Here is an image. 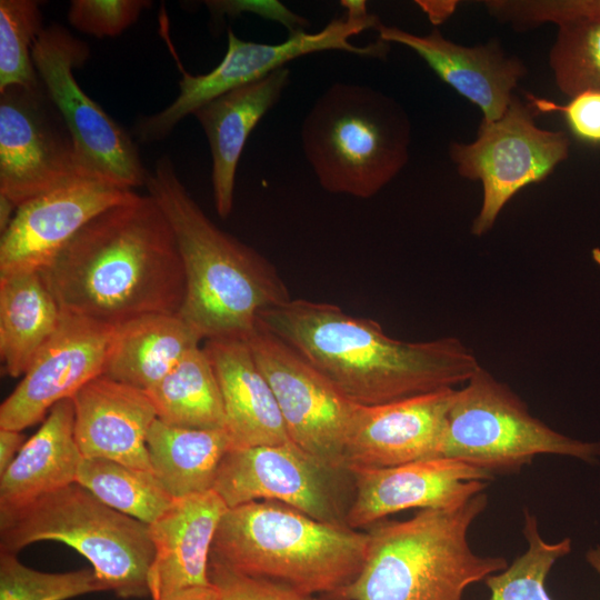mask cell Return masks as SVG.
Returning a JSON list of instances; mask_svg holds the SVG:
<instances>
[{
	"mask_svg": "<svg viewBox=\"0 0 600 600\" xmlns=\"http://www.w3.org/2000/svg\"><path fill=\"white\" fill-rule=\"evenodd\" d=\"M368 543V531L313 519L279 501L260 500L226 510L210 561L303 594L332 597L360 572Z\"/></svg>",
	"mask_w": 600,
	"mask_h": 600,
	"instance_id": "obj_5",
	"label": "cell"
},
{
	"mask_svg": "<svg viewBox=\"0 0 600 600\" xmlns=\"http://www.w3.org/2000/svg\"><path fill=\"white\" fill-rule=\"evenodd\" d=\"M18 206L8 197L0 194V231L1 233L9 227L12 221Z\"/></svg>",
	"mask_w": 600,
	"mask_h": 600,
	"instance_id": "obj_42",
	"label": "cell"
},
{
	"mask_svg": "<svg viewBox=\"0 0 600 600\" xmlns=\"http://www.w3.org/2000/svg\"><path fill=\"white\" fill-rule=\"evenodd\" d=\"M82 178L69 130L42 83L0 91V194L19 207Z\"/></svg>",
	"mask_w": 600,
	"mask_h": 600,
	"instance_id": "obj_13",
	"label": "cell"
},
{
	"mask_svg": "<svg viewBox=\"0 0 600 600\" xmlns=\"http://www.w3.org/2000/svg\"><path fill=\"white\" fill-rule=\"evenodd\" d=\"M107 590L92 568L42 572L21 563L16 553L0 551V600H68Z\"/></svg>",
	"mask_w": 600,
	"mask_h": 600,
	"instance_id": "obj_33",
	"label": "cell"
},
{
	"mask_svg": "<svg viewBox=\"0 0 600 600\" xmlns=\"http://www.w3.org/2000/svg\"><path fill=\"white\" fill-rule=\"evenodd\" d=\"M116 329L63 311L57 331L1 403L0 429L22 431L44 420L54 404L103 374Z\"/></svg>",
	"mask_w": 600,
	"mask_h": 600,
	"instance_id": "obj_15",
	"label": "cell"
},
{
	"mask_svg": "<svg viewBox=\"0 0 600 600\" xmlns=\"http://www.w3.org/2000/svg\"><path fill=\"white\" fill-rule=\"evenodd\" d=\"M228 507L214 491L174 499L171 507L149 524L154 557L148 573L152 600L174 592L209 587L211 547Z\"/></svg>",
	"mask_w": 600,
	"mask_h": 600,
	"instance_id": "obj_21",
	"label": "cell"
},
{
	"mask_svg": "<svg viewBox=\"0 0 600 600\" xmlns=\"http://www.w3.org/2000/svg\"><path fill=\"white\" fill-rule=\"evenodd\" d=\"M161 600H219V590L212 583L209 587H196L184 589Z\"/></svg>",
	"mask_w": 600,
	"mask_h": 600,
	"instance_id": "obj_41",
	"label": "cell"
},
{
	"mask_svg": "<svg viewBox=\"0 0 600 600\" xmlns=\"http://www.w3.org/2000/svg\"><path fill=\"white\" fill-rule=\"evenodd\" d=\"M488 507L486 492L456 506L423 509L403 521L370 527L363 566L333 600H463L473 583L503 570L501 556H482L469 542Z\"/></svg>",
	"mask_w": 600,
	"mask_h": 600,
	"instance_id": "obj_4",
	"label": "cell"
},
{
	"mask_svg": "<svg viewBox=\"0 0 600 600\" xmlns=\"http://www.w3.org/2000/svg\"><path fill=\"white\" fill-rule=\"evenodd\" d=\"M454 390L446 388L377 406L358 404L344 447V467L384 468L440 458Z\"/></svg>",
	"mask_w": 600,
	"mask_h": 600,
	"instance_id": "obj_18",
	"label": "cell"
},
{
	"mask_svg": "<svg viewBox=\"0 0 600 600\" xmlns=\"http://www.w3.org/2000/svg\"><path fill=\"white\" fill-rule=\"evenodd\" d=\"M209 577L219 590V600H319L280 582L240 574L211 561Z\"/></svg>",
	"mask_w": 600,
	"mask_h": 600,
	"instance_id": "obj_37",
	"label": "cell"
},
{
	"mask_svg": "<svg viewBox=\"0 0 600 600\" xmlns=\"http://www.w3.org/2000/svg\"><path fill=\"white\" fill-rule=\"evenodd\" d=\"M144 186L168 219L182 260L186 297L179 316L203 340L246 339L262 311L292 299L271 261L208 218L168 156L148 171Z\"/></svg>",
	"mask_w": 600,
	"mask_h": 600,
	"instance_id": "obj_3",
	"label": "cell"
},
{
	"mask_svg": "<svg viewBox=\"0 0 600 600\" xmlns=\"http://www.w3.org/2000/svg\"><path fill=\"white\" fill-rule=\"evenodd\" d=\"M227 429H189L156 419L147 434L151 471L173 499L213 490L218 469L233 448Z\"/></svg>",
	"mask_w": 600,
	"mask_h": 600,
	"instance_id": "obj_27",
	"label": "cell"
},
{
	"mask_svg": "<svg viewBox=\"0 0 600 600\" xmlns=\"http://www.w3.org/2000/svg\"><path fill=\"white\" fill-rule=\"evenodd\" d=\"M44 540L74 548L117 597H150L148 573L154 547L149 524L112 509L81 484L0 510V551L17 554Z\"/></svg>",
	"mask_w": 600,
	"mask_h": 600,
	"instance_id": "obj_7",
	"label": "cell"
},
{
	"mask_svg": "<svg viewBox=\"0 0 600 600\" xmlns=\"http://www.w3.org/2000/svg\"><path fill=\"white\" fill-rule=\"evenodd\" d=\"M416 3L428 16L431 23L437 26L448 20L456 11L459 1L456 0H417Z\"/></svg>",
	"mask_w": 600,
	"mask_h": 600,
	"instance_id": "obj_40",
	"label": "cell"
},
{
	"mask_svg": "<svg viewBox=\"0 0 600 600\" xmlns=\"http://www.w3.org/2000/svg\"><path fill=\"white\" fill-rule=\"evenodd\" d=\"M151 6L148 0H72L67 19L82 33L99 39L117 37Z\"/></svg>",
	"mask_w": 600,
	"mask_h": 600,
	"instance_id": "obj_35",
	"label": "cell"
},
{
	"mask_svg": "<svg viewBox=\"0 0 600 600\" xmlns=\"http://www.w3.org/2000/svg\"><path fill=\"white\" fill-rule=\"evenodd\" d=\"M246 340L276 396L290 440L320 460L346 468L344 447L358 404L258 323Z\"/></svg>",
	"mask_w": 600,
	"mask_h": 600,
	"instance_id": "obj_14",
	"label": "cell"
},
{
	"mask_svg": "<svg viewBox=\"0 0 600 600\" xmlns=\"http://www.w3.org/2000/svg\"><path fill=\"white\" fill-rule=\"evenodd\" d=\"M76 482L112 509L147 524L174 501L152 471L103 458H83Z\"/></svg>",
	"mask_w": 600,
	"mask_h": 600,
	"instance_id": "obj_29",
	"label": "cell"
},
{
	"mask_svg": "<svg viewBox=\"0 0 600 600\" xmlns=\"http://www.w3.org/2000/svg\"><path fill=\"white\" fill-rule=\"evenodd\" d=\"M496 16L499 22L526 31L576 18L600 19V0H501Z\"/></svg>",
	"mask_w": 600,
	"mask_h": 600,
	"instance_id": "obj_34",
	"label": "cell"
},
{
	"mask_svg": "<svg viewBox=\"0 0 600 600\" xmlns=\"http://www.w3.org/2000/svg\"><path fill=\"white\" fill-rule=\"evenodd\" d=\"M62 309L39 272L0 277L2 373L22 377L57 331Z\"/></svg>",
	"mask_w": 600,
	"mask_h": 600,
	"instance_id": "obj_26",
	"label": "cell"
},
{
	"mask_svg": "<svg viewBox=\"0 0 600 600\" xmlns=\"http://www.w3.org/2000/svg\"><path fill=\"white\" fill-rule=\"evenodd\" d=\"M289 82L290 69L283 67L210 100L193 112L209 142L214 207L222 219L233 208L237 168L248 137L278 103Z\"/></svg>",
	"mask_w": 600,
	"mask_h": 600,
	"instance_id": "obj_22",
	"label": "cell"
},
{
	"mask_svg": "<svg viewBox=\"0 0 600 600\" xmlns=\"http://www.w3.org/2000/svg\"><path fill=\"white\" fill-rule=\"evenodd\" d=\"M39 273L62 311L113 327L179 314L186 297L172 228L137 192L93 218Z\"/></svg>",
	"mask_w": 600,
	"mask_h": 600,
	"instance_id": "obj_1",
	"label": "cell"
},
{
	"mask_svg": "<svg viewBox=\"0 0 600 600\" xmlns=\"http://www.w3.org/2000/svg\"><path fill=\"white\" fill-rule=\"evenodd\" d=\"M522 533L527 550L503 570L483 581L489 589V600H553L546 581L556 562L572 550V540L566 537L556 542L543 539L537 517L524 509Z\"/></svg>",
	"mask_w": 600,
	"mask_h": 600,
	"instance_id": "obj_30",
	"label": "cell"
},
{
	"mask_svg": "<svg viewBox=\"0 0 600 600\" xmlns=\"http://www.w3.org/2000/svg\"><path fill=\"white\" fill-rule=\"evenodd\" d=\"M584 557L587 563L600 576V544L587 550Z\"/></svg>",
	"mask_w": 600,
	"mask_h": 600,
	"instance_id": "obj_44",
	"label": "cell"
},
{
	"mask_svg": "<svg viewBox=\"0 0 600 600\" xmlns=\"http://www.w3.org/2000/svg\"><path fill=\"white\" fill-rule=\"evenodd\" d=\"M540 454L596 463L600 441L577 440L556 431L482 367L462 388H456L440 458L457 459L496 478L519 472Z\"/></svg>",
	"mask_w": 600,
	"mask_h": 600,
	"instance_id": "obj_8",
	"label": "cell"
},
{
	"mask_svg": "<svg viewBox=\"0 0 600 600\" xmlns=\"http://www.w3.org/2000/svg\"><path fill=\"white\" fill-rule=\"evenodd\" d=\"M548 60L557 88L569 98L600 91V19L576 18L557 24Z\"/></svg>",
	"mask_w": 600,
	"mask_h": 600,
	"instance_id": "obj_31",
	"label": "cell"
},
{
	"mask_svg": "<svg viewBox=\"0 0 600 600\" xmlns=\"http://www.w3.org/2000/svg\"><path fill=\"white\" fill-rule=\"evenodd\" d=\"M133 190L78 179L20 204L0 239V277L43 269L93 218Z\"/></svg>",
	"mask_w": 600,
	"mask_h": 600,
	"instance_id": "obj_16",
	"label": "cell"
},
{
	"mask_svg": "<svg viewBox=\"0 0 600 600\" xmlns=\"http://www.w3.org/2000/svg\"><path fill=\"white\" fill-rule=\"evenodd\" d=\"M301 140L326 191L368 199L407 164L411 126L391 97L368 86L336 82L306 116Z\"/></svg>",
	"mask_w": 600,
	"mask_h": 600,
	"instance_id": "obj_6",
	"label": "cell"
},
{
	"mask_svg": "<svg viewBox=\"0 0 600 600\" xmlns=\"http://www.w3.org/2000/svg\"><path fill=\"white\" fill-rule=\"evenodd\" d=\"M526 99L534 113H560L577 139L600 146V91L580 92L571 97L566 104H558L532 93H527Z\"/></svg>",
	"mask_w": 600,
	"mask_h": 600,
	"instance_id": "obj_36",
	"label": "cell"
},
{
	"mask_svg": "<svg viewBox=\"0 0 600 600\" xmlns=\"http://www.w3.org/2000/svg\"><path fill=\"white\" fill-rule=\"evenodd\" d=\"M24 442L22 431L0 429V474L14 460Z\"/></svg>",
	"mask_w": 600,
	"mask_h": 600,
	"instance_id": "obj_39",
	"label": "cell"
},
{
	"mask_svg": "<svg viewBox=\"0 0 600 600\" xmlns=\"http://www.w3.org/2000/svg\"><path fill=\"white\" fill-rule=\"evenodd\" d=\"M203 338L179 314H146L117 327L103 374L149 390Z\"/></svg>",
	"mask_w": 600,
	"mask_h": 600,
	"instance_id": "obj_25",
	"label": "cell"
},
{
	"mask_svg": "<svg viewBox=\"0 0 600 600\" xmlns=\"http://www.w3.org/2000/svg\"><path fill=\"white\" fill-rule=\"evenodd\" d=\"M213 490L228 508L274 500L313 519L348 526L354 483L347 468L331 466L288 441L231 448L220 463Z\"/></svg>",
	"mask_w": 600,
	"mask_h": 600,
	"instance_id": "obj_12",
	"label": "cell"
},
{
	"mask_svg": "<svg viewBox=\"0 0 600 600\" xmlns=\"http://www.w3.org/2000/svg\"><path fill=\"white\" fill-rule=\"evenodd\" d=\"M533 116L529 104L514 94L501 118L482 119L473 141L449 146L459 176L482 184V203L471 224L476 237L492 229L521 189L543 181L569 157L568 134L538 127Z\"/></svg>",
	"mask_w": 600,
	"mask_h": 600,
	"instance_id": "obj_11",
	"label": "cell"
},
{
	"mask_svg": "<svg viewBox=\"0 0 600 600\" xmlns=\"http://www.w3.org/2000/svg\"><path fill=\"white\" fill-rule=\"evenodd\" d=\"M379 18H341L331 20L323 29L310 33L297 31L276 44L244 41L228 30V47L218 66L204 74H190L180 68L181 80L177 98L163 110L137 120L133 131L140 142H154L169 136L187 116L210 100L247 83L259 80L287 63L313 52L339 50L359 57L386 59L390 43L380 39L363 47L350 38L368 29L377 30Z\"/></svg>",
	"mask_w": 600,
	"mask_h": 600,
	"instance_id": "obj_10",
	"label": "cell"
},
{
	"mask_svg": "<svg viewBox=\"0 0 600 600\" xmlns=\"http://www.w3.org/2000/svg\"><path fill=\"white\" fill-rule=\"evenodd\" d=\"M74 437L83 458L151 471L148 431L157 419L144 390L101 374L72 396Z\"/></svg>",
	"mask_w": 600,
	"mask_h": 600,
	"instance_id": "obj_20",
	"label": "cell"
},
{
	"mask_svg": "<svg viewBox=\"0 0 600 600\" xmlns=\"http://www.w3.org/2000/svg\"><path fill=\"white\" fill-rule=\"evenodd\" d=\"M83 456L74 437L71 398L54 404L38 431L0 474V510L20 508L74 483Z\"/></svg>",
	"mask_w": 600,
	"mask_h": 600,
	"instance_id": "obj_24",
	"label": "cell"
},
{
	"mask_svg": "<svg viewBox=\"0 0 600 600\" xmlns=\"http://www.w3.org/2000/svg\"><path fill=\"white\" fill-rule=\"evenodd\" d=\"M157 419L180 428L227 429L220 387L202 346L146 391Z\"/></svg>",
	"mask_w": 600,
	"mask_h": 600,
	"instance_id": "obj_28",
	"label": "cell"
},
{
	"mask_svg": "<svg viewBox=\"0 0 600 600\" xmlns=\"http://www.w3.org/2000/svg\"><path fill=\"white\" fill-rule=\"evenodd\" d=\"M340 3L347 11V18L366 19L370 16L364 0H342Z\"/></svg>",
	"mask_w": 600,
	"mask_h": 600,
	"instance_id": "obj_43",
	"label": "cell"
},
{
	"mask_svg": "<svg viewBox=\"0 0 600 600\" xmlns=\"http://www.w3.org/2000/svg\"><path fill=\"white\" fill-rule=\"evenodd\" d=\"M204 3L210 12L217 17L250 12L278 21L288 28L290 33L304 31V28L309 27L308 20L293 13L279 1L211 0Z\"/></svg>",
	"mask_w": 600,
	"mask_h": 600,
	"instance_id": "obj_38",
	"label": "cell"
},
{
	"mask_svg": "<svg viewBox=\"0 0 600 600\" xmlns=\"http://www.w3.org/2000/svg\"><path fill=\"white\" fill-rule=\"evenodd\" d=\"M257 323L292 347L339 392L360 406L382 404L464 384L481 367L458 338L410 342L339 306L291 299Z\"/></svg>",
	"mask_w": 600,
	"mask_h": 600,
	"instance_id": "obj_2",
	"label": "cell"
},
{
	"mask_svg": "<svg viewBox=\"0 0 600 600\" xmlns=\"http://www.w3.org/2000/svg\"><path fill=\"white\" fill-rule=\"evenodd\" d=\"M88 44L64 27H44L32 47L39 79L71 136L83 177L133 190L148 171L130 133L79 86L73 71L89 58Z\"/></svg>",
	"mask_w": 600,
	"mask_h": 600,
	"instance_id": "obj_9",
	"label": "cell"
},
{
	"mask_svg": "<svg viewBox=\"0 0 600 600\" xmlns=\"http://www.w3.org/2000/svg\"><path fill=\"white\" fill-rule=\"evenodd\" d=\"M592 258L600 266V248L592 249Z\"/></svg>",
	"mask_w": 600,
	"mask_h": 600,
	"instance_id": "obj_45",
	"label": "cell"
},
{
	"mask_svg": "<svg viewBox=\"0 0 600 600\" xmlns=\"http://www.w3.org/2000/svg\"><path fill=\"white\" fill-rule=\"evenodd\" d=\"M222 396L226 427L234 447L291 441L276 396L246 339L204 340Z\"/></svg>",
	"mask_w": 600,
	"mask_h": 600,
	"instance_id": "obj_23",
	"label": "cell"
},
{
	"mask_svg": "<svg viewBox=\"0 0 600 600\" xmlns=\"http://www.w3.org/2000/svg\"><path fill=\"white\" fill-rule=\"evenodd\" d=\"M40 2L0 1V91L41 84L32 61V47L43 30Z\"/></svg>",
	"mask_w": 600,
	"mask_h": 600,
	"instance_id": "obj_32",
	"label": "cell"
},
{
	"mask_svg": "<svg viewBox=\"0 0 600 600\" xmlns=\"http://www.w3.org/2000/svg\"><path fill=\"white\" fill-rule=\"evenodd\" d=\"M354 496L347 517L352 529L370 528L409 509L456 506L484 492L494 477L466 462L432 458L384 468L348 469Z\"/></svg>",
	"mask_w": 600,
	"mask_h": 600,
	"instance_id": "obj_17",
	"label": "cell"
},
{
	"mask_svg": "<svg viewBox=\"0 0 600 600\" xmlns=\"http://www.w3.org/2000/svg\"><path fill=\"white\" fill-rule=\"evenodd\" d=\"M377 31L380 40L414 51L440 80L476 104L487 121L503 116L514 88L527 74L522 60L508 53L498 40L467 47L444 38L438 28L419 36L381 23Z\"/></svg>",
	"mask_w": 600,
	"mask_h": 600,
	"instance_id": "obj_19",
	"label": "cell"
}]
</instances>
